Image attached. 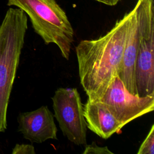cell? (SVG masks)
I'll use <instances>...</instances> for the list:
<instances>
[{"mask_svg":"<svg viewBox=\"0 0 154 154\" xmlns=\"http://www.w3.org/2000/svg\"><path fill=\"white\" fill-rule=\"evenodd\" d=\"M83 114L87 128L100 138L106 140L115 133H120L123 127L100 100L87 99L83 105Z\"/></svg>","mask_w":154,"mask_h":154,"instance_id":"cell-9","label":"cell"},{"mask_svg":"<svg viewBox=\"0 0 154 154\" xmlns=\"http://www.w3.org/2000/svg\"><path fill=\"white\" fill-rule=\"evenodd\" d=\"M99 100L106 104L123 126L154 109V94L141 97L129 93L118 75Z\"/></svg>","mask_w":154,"mask_h":154,"instance_id":"cell-6","label":"cell"},{"mask_svg":"<svg viewBox=\"0 0 154 154\" xmlns=\"http://www.w3.org/2000/svg\"><path fill=\"white\" fill-rule=\"evenodd\" d=\"M26 13L9 8L0 25V132L7 129L9 99L28 28Z\"/></svg>","mask_w":154,"mask_h":154,"instance_id":"cell-2","label":"cell"},{"mask_svg":"<svg viewBox=\"0 0 154 154\" xmlns=\"http://www.w3.org/2000/svg\"><path fill=\"white\" fill-rule=\"evenodd\" d=\"M138 10L139 6L137 2L133 9L129 11V22L128 35L118 75L128 91L135 95H138L135 69L138 38Z\"/></svg>","mask_w":154,"mask_h":154,"instance_id":"cell-8","label":"cell"},{"mask_svg":"<svg viewBox=\"0 0 154 154\" xmlns=\"http://www.w3.org/2000/svg\"><path fill=\"white\" fill-rule=\"evenodd\" d=\"M54 116L64 135L77 146L87 143V123L83 105L76 88H58L52 97Z\"/></svg>","mask_w":154,"mask_h":154,"instance_id":"cell-5","label":"cell"},{"mask_svg":"<svg viewBox=\"0 0 154 154\" xmlns=\"http://www.w3.org/2000/svg\"><path fill=\"white\" fill-rule=\"evenodd\" d=\"M17 122L19 131L31 143H42L49 140H57L58 129L54 116L47 106L20 113Z\"/></svg>","mask_w":154,"mask_h":154,"instance_id":"cell-7","label":"cell"},{"mask_svg":"<svg viewBox=\"0 0 154 154\" xmlns=\"http://www.w3.org/2000/svg\"><path fill=\"white\" fill-rule=\"evenodd\" d=\"M96 1L108 5L114 6L116 5L120 0H96Z\"/></svg>","mask_w":154,"mask_h":154,"instance_id":"cell-13","label":"cell"},{"mask_svg":"<svg viewBox=\"0 0 154 154\" xmlns=\"http://www.w3.org/2000/svg\"><path fill=\"white\" fill-rule=\"evenodd\" d=\"M85 146L84 150L82 152V154H114L107 146H99L95 142Z\"/></svg>","mask_w":154,"mask_h":154,"instance_id":"cell-11","label":"cell"},{"mask_svg":"<svg viewBox=\"0 0 154 154\" xmlns=\"http://www.w3.org/2000/svg\"><path fill=\"white\" fill-rule=\"evenodd\" d=\"M7 5L22 10L45 43L55 44L61 56L69 59L74 31L65 11L55 0H8Z\"/></svg>","mask_w":154,"mask_h":154,"instance_id":"cell-3","label":"cell"},{"mask_svg":"<svg viewBox=\"0 0 154 154\" xmlns=\"http://www.w3.org/2000/svg\"><path fill=\"white\" fill-rule=\"evenodd\" d=\"M11 153L12 154H35L34 146L28 144H16Z\"/></svg>","mask_w":154,"mask_h":154,"instance_id":"cell-12","label":"cell"},{"mask_svg":"<svg viewBox=\"0 0 154 154\" xmlns=\"http://www.w3.org/2000/svg\"><path fill=\"white\" fill-rule=\"evenodd\" d=\"M138 38L135 63L138 95L154 94V0H137Z\"/></svg>","mask_w":154,"mask_h":154,"instance_id":"cell-4","label":"cell"},{"mask_svg":"<svg viewBox=\"0 0 154 154\" xmlns=\"http://www.w3.org/2000/svg\"><path fill=\"white\" fill-rule=\"evenodd\" d=\"M129 12L105 34L82 40L75 48L80 83L91 100H99L119 75L128 35Z\"/></svg>","mask_w":154,"mask_h":154,"instance_id":"cell-1","label":"cell"},{"mask_svg":"<svg viewBox=\"0 0 154 154\" xmlns=\"http://www.w3.org/2000/svg\"><path fill=\"white\" fill-rule=\"evenodd\" d=\"M154 153V125L151 126L150 129L144 141L141 144L137 154Z\"/></svg>","mask_w":154,"mask_h":154,"instance_id":"cell-10","label":"cell"}]
</instances>
